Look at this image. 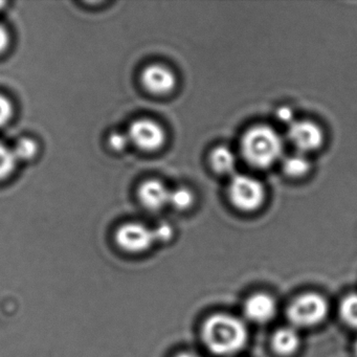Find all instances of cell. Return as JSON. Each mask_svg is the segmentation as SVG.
I'll list each match as a JSON object with an SVG mask.
<instances>
[{
  "label": "cell",
  "mask_w": 357,
  "mask_h": 357,
  "mask_svg": "<svg viewBox=\"0 0 357 357\" xmlns=\"http://www.w3.org/2000/svg\"><path fill=\"white\" fill-rule=\"evenodd\" d=\"M248 337L245 325L237 317L223 313L208 317L202 327L204 344L217 355L239 352L245 346Z\"/></svg>",
  "instance_id": "obj_1"
},
{
  "label": "cell",
  "mask_w": 357,
  "mask_h": 357,
  "mask_svg": "<svg viewBox=\"0 0 357 357\" xmlns=\"http://www.w3.org/2000/svg\"><path fill=\"white\" fill-rule=\"evenodd\" d=\"M283 151L284 142L279 133L265 125L248 129L242 137V155L254 168H269L282 158Z\"/></svg>",
  "instance_id": "obj_2"
},
{
  "label": "cell",
  "mask_w": 357,
  "mask_h": 357,
  "mask_svg": "<svg viewBox=\"0 0 357 357\" xmlns=\"http://www.w3.org/2000/svg\"><path fill=\"white\" fill-rule=\"evenodd\" d=\"M328 314V303L321 294L310 292L296 298L288 307L287 315L292 327H313Z\"/></svg>",
  "instance_id": "obj_3"
},
{
  "label": "cell",
  "mask_w": 357,
  "mask_h": 357,
  "mask_svg": "<svg viewBox=\"0 0 357 357\" xmlns=\"http://www.w3.org/2000/svg\"><path fill=\"white\" fill-rule=\"evenodd\" d=\"M229 196L236 208L244 212H252L263 204L264 187L254 177L235 175L229 183Z\"/></svg>",
  "instance_id": "obj_4"
},
{
  "label": "cell",
  "mask_w": 357,
  "mask_h": 357,
  "mask_svg": "<svg viewBox=\"0 0 357 357\" xmlns=\"http://www.w3.org/2000/svg\"><path fill=\"white\" fill-rule=\"evenodd\" d=\"M116 241L125 252L137 254L151 248L156 239L153 229L141 223H127L116 231Z\"/></svg>",
  "instance_id": "obj_5"
},
{
  "label": "cell",
  "mask_w": 357,
  "mask_h": 357,
  "mask_svg": "<svg viewBox=\"0 0 357 357\" xmlns=\"http://www.w3.org/2000/svg\"><path fill=\"white\" fill-rule=\"evenodd\" d=\"M129 139L139 149L154 151L160 149L166 141V133L158 123L151 120H137L131 124Z\"/></svg>",
  "instance_id": "obj_6"
},
{
  "label": "cell",
  "mask_w": 357,
  "mask_h": 357,
  "mask_svg": "<svg viewBox=\"0 0 357 357\" xmlns=\"http://www.w3.org/2000/svg\"><path fill=\"white\" fill-rule=\"evenodd\" d=\"M288 139L296 147L298 153L314 151L321 147L324 135L317 124L308 121L294 122L290 125L287 132Z\"/></svg>",
  "instance_id": "obj_7"
},
{
  "label": "cell",
  "mask_w": 357,
  "mask_h": 357,
  "mask_svg": "<svg viewBox=\"0 0 357 357\" xmlns=\"http://www.w3.org/2000/svg\"><path fill=\"white\" fill-rule=\"evenodd\" d=\"M144 87L154 95H167L174 89L176 79L174 74L166 66H148L142 75Z\"/></svg>",
  "instance_id": "obj_8"
},
{
  "label": "cell",
  "mask_w": 357,
  "mask_h": 357,
  "mask_svg": "<svg viewBox=\"0 0 357 357\" xmlns=\"http://www.w3.org/2000/svg\"><path fill=\"white\" fill-rule=\"evenodd\" d=\"M277 312V304L273 296L267 294L250 296L244 304V313L255 323H266L273 319Z\"/></svg>",
  "instance_id": "obj_9"
},
{
  "label": "cell",
  "mask_w": 357,
  "mask_h": 357,
  "mask_svg": "<svg viewBox=\"0 0 357 357\" xmlns=\"http://www.w3.org/2000/svg\"><path fill=\"white\" fill-rule=\"evenodd\" d=\"M170 192L160 181H147L139 187V198L142 204L150 211H158L169 204Z\"/></svg>",
  "instance_id": "obj_10"
},
{
  "label": "cell",
  "mask_w": 357,
  "mask_h": 357,
  "mask_svg": "<svg viewBox=\"0 0 357 357\" xmlns=\"http://www.w3.org/2000/svg\"><path fill=\"white\" fill-rule=\"evenodd\" d=\"M273 350L282 356H289L296 353L301 344V337L294 327H284L275 332L273 336Z\"/></svg>",
  "instance_id": "obj_11"
},
{
  "label": "cell",
  "mask_w": 357,
  "mask_h": 357,
  "mask_svg": "<svg viewBox=\"0 0 357 357\" xmlns=\"http://www.w3.org/2000/svg\"><path fill=\"white\" fill-rule=\"evenodd\" d=\"M211 165L217 173L231 174L236 168V156L225 146L216 148L211 154Z\"/></svg>",
  "instance_id": "obj_12"
},
{
  "label": "cell",
  "mask_w": 357,
  "mask_h": 357,
  "mask_svg": "<svg viewBox=\"0 0 357 357\" xmlns=\"http://www.w3.org/2000/svg\"><path fill=\"white\" fill-rule=\"evenodd\" d=\"M283 170L288 176L302 177L310 170V162L304 154L298 152L283 160Z\"/></svg>",
  "instance_id": "obj_13"
},
{
  "label": "cell",
  "mask_w": 357,
  "mask_h": 357,
  "mask_svg": "<svg viewBox=\"0 0 357 357\" xmlns=\"http://www.w3.org/2000/svg\"><path fill=\"white\" fill-rule=\"evenodd\" d=\"M340 317L352 328H357V294H349L340 303Z\"/></svg>",
  "instance_id": "obj_14"
},
{
  "label": "cell",
  "mask_w": 357,
  "mask_h": 357,
  "mask_svg": "<svg viewBox=\"0 0 357 357\" xmlns=\"http://www.w3.org/2000/svg\"><path fill=\"white\" fill-rule=\"evenodd\" d=\"M14 155L17 160H30L36 156L38 145L30 137H22L16 143L13 149Z\"/></svg>",
  "instance_id": "obj_15"
},
{
  "label": "cell",
  "mask_w": 357,
  "mask_h": 357,
  "mask_svg": "<svg viewBox=\"0 0 357 357\" xmlns=\"http://www.w3.org/2000/svg\"><path fill=\"white\" fill-rule=\"evenodd\" d=\"M16 160L13 150L0 143V179L9 176L15 169Z\"/></svg>",
  "instance_id": "obj_16"
},
{
  "label": "cell",
  "mask_w": 357,
  "mask_h": 357,
  "mask_svg": "<svg viewBox=\"0 0 357 357\" xmlns=\"http://www.w3.org/2000/svg\"><path fill=\"white\" fill-rule=\"evenodd\" d=\"M193 194L187 188H178L170 192L169 204H172L176 210H187L193 204Z\"/></svg>",
  "instance_id": "obj_17"
},
{
  "label": "cell",
  "mask_w": 357,
  "mask_h": 357,
  "mask_svg": "<svg viewBox=\"0 0 357 357\" xmlns=\"http://www.w3.org/2000/svg\"><path fill=\"white\" fill-rule=\"evenodd\" d=\"M13 114V106L9 99L0 95V127L7 124Z\"/></svg>",
  "instance_id": "obj_18"
},
{
  "label": "cell",
  "mask_w": 357,
  "mask_h": 357,
  "mask_svg": "<svg viewBox=\"0 0 357 357\" xmlns=\"http://www.w3.org/2000/svg\"><path fill=\"white\" fill-rule=\"evenodd\" d=\"M129 142L128 135L122 132H114L109 137V146L114 151H122L128 146Z\"/></svg>",
  "instance_id": "obj_19"
},
{
  "label": "cell",
  "mask_w": 357,
  "mask_h": 357,
  "mask_svg": "<svg viewBox=\"0 0 357 357\" xmlns=\"http://www.w3.org/2000/svg\"><path fill=\"white\" fill-rule=\"evenodd\" d=\"M153 231L156 241L167 242L169 241L173 236L172 227L167 225V223H162V225H158Z\"/></svg>",
  "instance_id": "obj_20"
},
{
  "label": "cell",
  "mask_w": 357,
  "mask_h": 357,
  "mask_svg": "<svg viewBox=\"0 0 357 357\" xmlns=\"http://www.w3.org/2000/svg\"><path fill=\"white\" fill-rule=\"evenodd\" d=\"M278 120L281 121L284 124H287L288 126L294 124V112H292L291 108L289 107H280L277 112Z\"/></svg>",
  "instance_id": "obj_21"
},
{
  "label": "cell",
  "mask_w": 357,
  "mask_h": 357,
  "mask_svg": "<svg viewBox=\"0 0 357 357\" xmlns=\"http://www.w3.org/2000/svg\"><path fill=\"white\" fill-rule=\"evenodd\" d=\"M9 45V34L5 26L0 24V54L3 53Z\"/></svg>",
  "instance_id": "obj_22"
},
{
  "label": "cell",
  "mask_w": 357,
  "mask_h": 357,
  "mask_svg": "<svg viewBox=\"0 0 357 357\" xmlns=\"http://www.w3.org/2000/svg\"><path fill=\"white\" fill-rule=\"evenodd\" d=\"M176 357H200V356H198V355L195 354V353L183 352V353H181V354L177 355Z\"/></svg>",
  "instance_id": "obj_23"
},
{
  "label": "cell",
  "mask_w": 357,
  "mask_h": 357,
  "mask_svg": "<svg viewBox=\"0 0 357 357\" xmlns=\"http://www.w3.org/2000/svg\"><path fill=\"white\" fill-rule=\"evenodd\" d=\"M355 354H356L357 356V342L356 344H355Z\"/></svg>",
  "instance_id": "obj_24"
},
{
  "label": "cell",
  "mask_w": 357,
  "mask_h": 357,
  "mask_svg": "<svg viewBox=\"0 0 357 357\" xmlns=\"http://www.w3.org/2000/svg\"><path fill=\"white\" fill-rule=\"evenodd\" d=\"M6 5V3H0V9H1V7H3V6Z\"/></svg>",
  "instance_id": "obj_25"
}]
</instances>
